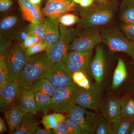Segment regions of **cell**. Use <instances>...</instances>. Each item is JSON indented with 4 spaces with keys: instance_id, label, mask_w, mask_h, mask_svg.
<instances>
[{
    "instance_id": "46",
    "label": "cell",
    "mask_w": 134,
    "mask_h": 134,
    "mask_svg": "<svg viewBox=\"0 0 134 134\" xmlns=\"http://www.w3.org/2000/svg\"><path fill=\"white\" fill-rule=\"evenodd\" d=\"M29 1L34 4L39 6L41 4L42 0H29Z\"/></svg>"
},
{
    "instance_id": "7",
    "label": "cell",
    "mask_w": 134,
    "mask_h": 134,
    "mask_svg": "<svg viewBox=\"0 0 134 134\" xmlns=\"http://www.w3.org/2000/svg\"><path fill=\"white\" fill-rule=\"evenodd\" d=\"M92 50L85 52L70 51L67 54L63 62L66 68L73 74L77 71H82L86 75L90 73Z\"/></svg>"
},
{
    "instance_id": "32",
    "label": "cell",
    "mask_w": 134,
    "mask_h": 134,
    "mask_svg": "<svg viewBox=\"0 0 134 134\" xmlns=\"http://www.w3.org/2000/svg\"><path fill=\"white\" fill-rule=\"evenodd\" d=\"M60 24L67 27H70L81 21V18L76 15L72 13H66L58 19Z\"/></svg>"
},
{
    "instance_id": "42",
    "label": "cell",
    "mask_w": 134,
    "mask_h": 134,
    "mask_svg": "<svg viewBox=\"0 0 134 134\" xmlns=\"http://www.w3.org/2000/svg\"><path fill=\"white\" fill-rule=\"evenodd\" d=\"M65 126L68 134H75L74 130L68 118L66 116L65 120Z\"/></svg>"
},
{
    "instance_id": "30",
    "label": "cell",
    "mask_w": 134,
    "mask_h": 134,
    "mask_svg": "<svg viewBox=\"0 0 134 134\" xmlns=\"http://www.w3.org/2000/svg\"><path fill=\"white\" fill-rule=\"evenodd\" d=\"M9 71L5 55H0V88L8 83Z\"/></svg>"
},
{
    "instance_id": "4",
    "label": "cell",
    "mask_w": 134,
    "mask_h": 134,
    "mask_svg": "<svg viewBox=\"0 0 134 134\" xmlns=\"http://www.w3.org/2000/svg\"><path fill=\"white\" fill-rule=\"evenodd\" d=\"M82 88L76 84L56 88L52 97V108L58 113H69L76 105Z\"/></svg>"
},
{
    "instance_id": "8",
    "label": "cell",
    "mask_w": 134,
    "mask_h": 134,
    "mask_svg": "<svg viewBox=\"0 0 134 134\" xmlns=\"http://www.w3.org/2000/svg\"><path fill=\"white\" fill-rule=\"evenodd\" d=\"M79 32L70 45V51L85 52L92 50L102 42L100 31L97 28L83 30Z\"/></svg>"
},
{
    "instance_id": "41",
    "label": "cell",
    "mask_w": 134,
    "mask_h": 134,
    "mask_svg": "<svg viewBox=\"0 0 134 134\" xmlns=\"http://www.w3.org/2000/svg\"><path fill=\"white\" fill-rule=\"evenodd\" d=\"M66 117L68 118L74 130L75 134H82L81 129L79 124L68 115H67Z\"/></svg>"
},
{
    "instance_id": "24",
    "label": "cell",
    "mask_w": 134,
    "mask_h": 134,
    "mask_svg": "<svg viewBox=\"0 0 134 134\" xmlns=\"http://www.w3.org/2000/svg\"><path fill=\"white\" fill-rule=\"evenodd\" d=\"M34 115L32 114L25 115L20 126L12 134H35L38 127Z\"/></svg>"
},
{
    "instance_id": "25",
    "label": "cell",
    "mask_w": 134,
    "mask_h": 134,
    "mask_svg": "<svg viewBox=\"0 0 134 134\" xmlns=\"http://www.w3.org/2000/svg\"><path fill=\"white\" fill-rule=\"evenodd\" d=\"M37 111L46 114L52 108V97L40 92H34Z\"/></svg>"
},
{
    "instance_id": "17",
    "label": "cell",
    "mask_w": 134,
    "mask_h": 134,
    "mask_svg": "<svg viewBox=\"0 0 134 134\" xmlns=\"http://www.w3.org/2000/svg\"><path fill=\"white\" fill-rule=\"evenodd\" d=\"M24 113V115H35L37 111L34 92L31 88H19L16 100Z\"/></svg>"
},
{
    "instance_id": "13",
    "label": "cell",
    "mask_w": 134,
    "mask_h": 134,
    "mask_svg": "<svg viewBox=\"0 0 134 134\" xmlns=\"http://www.w3.org/2000/svg\"><path fill=\"white\" fill-rule=\"evenodd\" d=\"M99 109L104 119L112 124L120 118V100L115 96H111L102 99Z\"/></svg>"
},
{
    "instance_id": "47",
    "label": "cell",
    "mask_w": 134,
    "mask_h": 134,
    "mask_svg": "<svg viewBox=\"0 0 134 134\" xmlns=\"http://www.w3.org/2000/svg\"><path fill=\"white\" fill-rule=\"evenodd\" d=\"M96 1L99 3H104L107 2L108 0H95Z\"/></svg>"
},
{
    "instance_id": "23",
    "label": "cell",
    "mask_w": 134,
    "mask_h": 134,
    "mask_svg": "<svg viewBox=\"0 0 134 134\" xmlns=\"http://www.w3.org/2000/svg\"><path fill=\"white\" fill-rule=\"evenodd\" d=\"M127 73L126 65L122 59L118 60L113 76L111 88L113 90L118 89L126 79Z\"/></svg>"
},
{
    "instance_id": "11",
    "label": "cell",
    "mask_w": 134,
    "mask_h": 134,
    "mask_svg": "<svg viewBox=\"0 0 134 134\" xmlns=\"http://www.w3.org/2000/svg\"><path fill=\"white\" fill-rule=\"evenodd\" d=\"M102 88L99 84L89 89L82 88L76 100V104L86 109L97 111L102 100Z\"/></svg>"
},
{
    "instance_id": "20",
    "label": "cell",
    "mask_w": 134,
    "mask_h": 134,
    "mask_svg": "<svg viewBox=\"0 0 134 134\" xmlns=\"http://www.w3.org/2000/svg\"><path fill=\"white\" fill-rule=\"evenodd\" d=\"M20 26L19 19L16 16L14 15L7 16L1 21V34L12 41L16 31Z\"/></svg>"
},
{
    "instance_id": "6",
    "label": "cell",
    "mask_w": 134,
    "mask_h": 134,
    "mask_svg": "<svg viewBox=\"0 0 134 134\" xmlns=\"http://www.w3.org/2000/svg\"><path fill=\"white\" fill-rule=\"evenodd\" d=\"M5 58L8 69V82H11L19 78L29 58L26 49L19 43L9 49Z\"/></svg>"
},
{
    "instance_id": "1",
    "label": "cell",
    "mask_w": 134,
    "mask_h": 134,
    "mask_svg": "<svg viewBox=\"0 0 134 134\" xmlns=\"http://www.w3.org/2000/svg\"><path fill=\"white\" fill-rule=\"evenodd\" d=\"M118 5L117 0H113L83 8L80 12L81 20L77 29L83 30L106 26L113 19Z\"/></svg>"
},
{
    "instance_id": "21",
    "label": "cell",
    "mask_w": 134,
    "mask_h": 134,
    "mask_svg": "<svg viewBox=\"0 0 134 134\" xmlns=\"http://www.w3.org/2000/svg\"><path fill=\"white\" fill-rule=\"evenodd\" d=\"M120 10L122 23L134 24V0H121Z\"/></svg>"
},
{
    "instance_id": "26",
    "label": "cell",
    "mask_w": 134,
    "mask_h": 134,
    "mask_svg": "<svg viewBox=\"0 0 134 134\" xmlns=\"http://www.w3.org/2000/svg\"><path fill=\"white\" fill-rule=\"evenodd\" d=\"M57 88L48 79L40 78L34 82L31 86V89L34 92H43L52 97L55 89Z\"/></svg>"
},
{
    "instance_id": "3",
    "label": "cell",
    "mask_w": 134,
    "mask_h": 134,
    "mask_svg": "<svg viewBox=\"0 0 134 134\" xmlns=\"http://www.w3.org/2000/svg\"><path fill=\"white\" fill-rule=\"evenodd\" d=\"M102 42L112 53H125L132 58L134 64V43L129 41L123 32L114 26H105L100 31Z\"/></svg>"
},
{
    "instance_id": "2",
    "label": "cell",
    "mask_w": 134,
    "mask_h": 134,
    "mask_svg": "<svg viewBox=\"0 0 134 134\" xmlns=\"http://www.w3.org/2000/svg\"><path fill=\"white\" fill-rule=\"evenodd\" d=\"M53 64L46 51L30 57L18 78L19 88H31Z\"/></svg>"
},
{
    "instance_id": "22",
    "label": "cell",
    "mask_w": 134,
    "mask_h": 134,
    "mask_svg": "<svg viewBox=\"0 0 134 134\" xmlns=\"http://www.w3.org/2000/svg\"><path fill=\"white\" fill-rule=\"evenodd\" d=\"M120 118L134 121V96L126 95L120 99Z\"/></svg>"
},
{
    "instance_id": "29",
    "label": "cell",
    "mask_w": 134,
    "mask_h": 134,
    "mask_svg": "<svg viewBox=\"0 0 134 134\" xmlns=\"http://www.w3.org/2000/svg\"><path fill=\"white\" fill-rule=\"evenodd\" d=\"M29 26L31 35L38 38L41 42H44L46 37V30L44 23L30 24Z\"/></svg>"
},
{
    "instance_id": "37",
    "label": "cell",
    "mask_w": 134,
    "mask_h": 134,
    "mask_svg": "<svg viewBox=\"0 0 134 134\" xmlns=\"http://www.w3.org/2000/svg\"><path fill=\"white\" fill-rule=\"evenodd\" d=\"M12 44V41L0 34V53L4 54L7 50H8Z\"/></svg>"
},
{
    "instance_id": "28",
    "label": "cell",
    "mask_w": 134,
    "mask_h": 134,
    "mask_svg": "<svg viewBox=\"0 0 134 134\" xmlns=\"http://www.w3.org/2000/svg\"><path fill=\"white\" fill-rule=\"evenodd\" d=\"M65 118V116L59 113H54L44 115L42 119V123L46 129H53L64 121Z\"/></svg>"
},
{
    "instance_id": "9",
    "label": "cell",
    "mask_w": 134,
    "mask_h": 134,
    "mask_svg": "<svg viewBox=\"0 0 134 134\" xmlns=\"http://www.w3.org/2000/svg\"><path fill=\"white\" fill-rule=\"evenodd\" d=\"M79 124L82 134H95L96 123L98 119L97 114L76 105L68 115Z\"/></svg>"
},
{
    "instance_id": "12",
    "label": "cell",
    "mask_w": 134,
    "mask_h": 134,
    "mask_svg": "<svg viewBox=\"0 0 134 134\" xmlns=\"http://www.w3.org/2000/svg\"><path fill=\"white\" fill-rule=\"evenodd\" d=\"M75 10L74 3L68 0H47L41 9L43 16L57 19L62 15Z\"/></svg>"
},
{
    "instance_id": "19",
    "label": "cell",
    "mask_w": 134,
    "mask_h": 134,
    "mask_svg": "<svg viewBox=\"0 0 134 134\" xmlns=\"http://www.w3.org/2000/svg\"><path fill=\"white\" fill-rule=\"evenodd\" d=\"M43 23L46 26V37L44 43L48 46L56 43L60 36V23L58 19L43 16Z\"/></svg>"
},
{
    "instance_id": "14",
    "label": "cell",
    "mask_w": 134,
    "mask_h": 134,
    "mask_svg": "<svg viewBox=\"0 0 134 134\" xmlns=\"http://www.w3.org/2000/svg\"><path fill=\"white\" fill-rule=\"evenodd\" d=\"M95 56L90 64V73L96 82L99 85L103 82L105 72V59L100 43L96 46Z\"/></svg>"
},
{
    "instance_id": "44",
    "label": "cell",
    "mask_w": 134,
    "mask_h": 134,
    "mask_svg": "<svg viewBox=\"0 0 134 134\" xmlns=\"http://www.w3.org/2000/svg\"><path fill=\"white\" fill-rule=\"evenodd\" d=\"M53 134V131L50 129H43L37 128L35 134Z\"/></svg>"
},
{
    "instance_id": "36",
    "label": "cell",
    "mask_w": 134,
    "mask_h": 134,
    "mask_svg": "<svg viewBox=\"0 0 134 134\" xmlns=\"http://www.w3.org/2000/svg\"><path fill=\"white\" fill-rule=\"evenodd\" d=\"M121 28L127 38L132 43H134V24L122 23L121 25Z\"/></svg>"
},
{
    "instance_id": "48",
    "label": "cell",
    "mask_w": 134,
    "mask_h": 134,
    "mask_svg": "<svg viewBox=\"0 0 134 134\" xmlns=\"http://www.w3.org/2000/svg\"><path fill=\"white\" fill-rule=\"evenodd\" d=\"M81 1V0H73V1L74 3L79 4Z\"/></svg>"
},
{
    "instance_id": "35",
    "label": "cell",
    "mask_w": 134,
    "mask_h": 134,
    "mask_svg": "<svg viewBox=\"0 0 134 134\" xmlns=\"http://www.w3.org/2000/svg\"><path fill=\"white\" fill-rule=\"evenodd\" d=\"M48 47V46L43 42L36 43L33 46L25 49L26 55L28 58H30L32 55L46 51Z\"/></svg>"
},
{
    "instance_id": "40",
    "label": "cell",
    "mask_w": 134,
    "mask_h": 134,
    "mask_svg": "<svg viewBox=\"0 0 134 134\" xmlns=\"http://www.w3.org/2000/svg\"><path fill=\"white\" fill-rule=\"evenodd\" d=\"M53 131V134H68L66 130L65 121L54 128Z\"/></svg>"
},
{
    "instance_id": "10",
    "label": "cell",
    "mask_w": 134,
    "mask_h": 134,
    "mask_svg": "<svg viewBox=\"0 0 134 134\" xmlns=\"http://www.w3.org/2000/svg\"><path fill=\"white\" fill-rule=\"evenodd\" d=\"M42 78L48 79L57 88L75 84L72 74L66 68L63 62L54 63L40 79Z\"/></svg>"
},
{
    "instance_id": "27",
    "label": "cell",
    "mask_w": 134,
    "mask_h": 134,
    "mask_svg": "<svg viewBox=\"0 0 134 134\" xmlns=\"http://www.w3.org/2000/svg\"><path fill=\"white\" fill-rule=\"evenodd\" d=\"M114 134H129L134 126V121L120 118L112 124Z\"/></svg>"
},
{
    "instance_id": "50",
    "label": "cell",
    "mask_w": 134,
    "mask_h": 134,
    "mask_svg": "<svg viewBox=\"0 0 134 134\" xmlns=\"http://www.w3.org/2000/svg\"><path fill=\"white\" fill-rule=\"evenodd\" d=\"M68 1H69L70 2L72 3H74L73 1V0H68Z\"/></svg>"
},
{
    "instance_id": "39",
    "label": "cell",
    "mask_w": 134,
    "mask_h": 134,
    "mask_svg": "<svg viewBox=\"0 0 134 134\" xmlns=\"http://www.w3.org/2000/svg\"><path fill=\"white\" fill-rule=\"evenodd\" d=\"M12 0H0V11L1 13L7 12L13 6Z\"/></svg>"
},
{
    "instance_id": "38",
    "label": "cell",
    "mask_w": 134,
    "mask_h": 134,
    "mask_svg": "<svg viewBox=\"0 0 134 134\" xmlns=\"http://www.w3.org/2000/svg\"><path fill=\"white\" fill-rule=\"evenodd\" d=\"M40 42H41V41L38 38L32 36L31 37L26 38L23 43L20 44L23 48L26 49L33 46L36 43Z\"/></svg>"
},
{
    "instance_id": "18",
    "label": "cell",
    "mask_w": 134,
    "mask_h": 134,
    "mask_svg": "<svg viewBox=\"0 0 134 134\" xmlns=\"http://www.w3.org/2000/svg\"><path fill=\"white\" fill-rule=\"evenodd\" d=\"M10 133L12 134L20 126L24 113L16 100L9 109L4 112Z\"/></svg>"
},
{
    "instance_id": "31",
    "label": "cell",
    "mask_w": 134,
    "mask_h": 134,
    "mask_svg": "<svg viewBox=\"0 0 134 134\" xmlns=\"http://www.w3.org/2000/svg\"><path fill=\"white\" fill-rule=\"evenodd\" d=\"M72 79L76 84L81 88L88 89L91 87L87 75L82 71H77L72 74Z\"/></svg>"
},
{
    "instance_id": "45",
    "label": "cell",
    "mask_w": 134,
    "mask_h": 134,
    "mask_svg": "<svg viewBox=\"0 0 134 134\" xmlns=\"http://www.w3.org/2000/svg\"><path fill=\"white\" fill-rule=\"evenodd\" d=\"M8 128L6 124L1 118H0V133H2L7 130Z\"/></svg>"
},
{
    "instance_id": "49",
    "label": "cell",
    "mask_w": 134,
    "mask_h": 134,
    "mask_svg": "<svg viewBox=\"0 0 134 134\" xmlns=\"http://www.w3.org/2000/svg\"><path fill=\"white\" fill-rule=\"evenodd\" d=\"M130 134H134V126L132 128V130H131V132L130 133Z\"/></svg>"
},
{
    "instance_id": "16",
    "label": "cell",
    "mask_w": 134,
    "mask_h": 134,
    "mask_svg": "<svg viewBox=\"0 0 134 134\" xmlns=\"http://www.w3.org/2000/svg\"><path fill=\"white\" fill-rule=\"evenodd\" d=\"M19 91L18 79L8 82L0 88V108L5 112L9 109L16 100Z\"/></svg>"
},
{
    "instance_id": "15",
    "label": "cell",
    "mask_w": 134,
    "mask_h": 134,
    "mask_svg": "<svg viewBox=\"0 0 134 134\" xmlns=\"http://www.w3.org/2000/svg\"><path fill=\"white\" fill-rule=\"evenodd\" d=\"M24 19L30 24L43 23V16L39 6L29 0H16Z\"/></svg>"
},
{
    "instance_id": "43",
    "label": "cell",
    "mask_w": 134,
    "mask_h": 134,
    "mask_svg": "<svg viewBox=\"0 0 134 134\" xmlns=\"http://www.w3.org/2000/svg\"><path fill=\"white\" fill-rule=\"evenodd\" d=\"M94 0H81L79 5L83 8L90 7L93 5Z\"/></svg>"
},
{
    "instance_id": "5",
    "label": "cell",
    "mask_w": 134,
    "mask_h": 134,
    "mask_svg": "<svg viewBox=\"0 0 134 134\" xmlns=\"http://www.w3.org/2000/svg\"><path fill=\"white\" fill-rule=\"evenodd\" d=\"M60 31L58 41L49 46L46 50L53 64L63 61L68 53L70 44L79 32L78 30L60 24Z\"/></svg>"
},
{
    "instance_id": "34",
    "label": "cell",
    "mask_w": 134,
    "mask_h": 134,
    "mask_svg": "<svg viewBox=\"0 0 134 134\" xmlns=\"http://www.w3.org/2000/svg\"><path fill=\"white\" fill-rule=\"evenodd\" d=\"M30 25L26 26H20L15 34L13 40L17 41L19 44L25 40L32 36L30 32Z\"/></svg>"
},
{
    "instance_id": "33",
    "label": "cell",
    "mask_w": 134,
    "mask_h": 134,
    "mask_svg": "<svg viewBox=\"0 0 134 134\" xmlns=\"http://www.w3.org/2000/svg\"><path fill=\"white\" fill-rule=\"evenodd\" d=\"M110 123L104 119L98 118L96 123L95 134H114Z\"/></svg>"
}]
</instances>
